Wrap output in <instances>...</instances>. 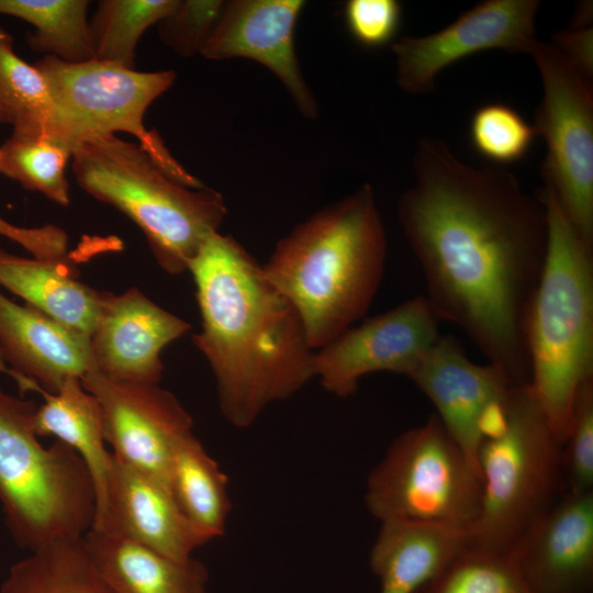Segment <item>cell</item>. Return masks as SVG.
I'll use <instances>...</instances> for the list:
<instances>
[{"label":"cell","mask_w":593,"mask_h":593,"mask_svg":"<svg viewBox=\"0 0 593 593\" xmlns=\"http://www.w3.org/2000/svg\"><path fill=\"white\" fill-rule=\"evenodd\" d=\"M398 219L428 302L515 384L529 382L526 326L548 248L540 197L500 166L473 167L423 138Z\"/></svg>","instance_id":"cell-1"},{"label":"cell","mask_w":593,"mask_h":593,"mask_svg":"<svg viewBox=\"0 0 593 593\" xmlns=\"http://www.w3.org/2000/svg\"><path fill=\"white\" fill-rule=\"evenodd\" d=\"M188 271L201 316L193 344L210 365L222 415L248 428L315 378V351L292 303L231 235L209 236Z\"/></svg>","instance_id":"cell-2"},{"label":"cell","mask_w":593,"mask_h":593,"mask_svg":"<svg viewBox=\"0 0 593 593\" xmlns=\"http://www.w3.org/2000/svg\"><path fill=\"white\" fill-rule=\"evenodd\" d=\"M388 256L372 187L365 183L295 225L262 265L298 311L315 351L361 320L380 288Z\"/></svg>","instance_id":"cell-3"},{"label":"cell","mask_w":593,"mask_h":593,"mask_svg":"<svg viewBox=\"0 0 593 593\" xmlns=\"http://www.w3.org/2000/svg\"><path fill=\"white\" fill-rule=\"evenodd\" d=\"M539 197L548 248L526 326L529 384L563 445L577 393L593 380V246L579 236L548 186Z\"/></svg>","instance_id":"cell-4"},{"label":"cell","mask_w":593,"mask_h":593,"mask_svg":"<svg viewBox=\"0 0 593 593\" xmlns=\"http://www.w3.org/2000/svg\"><path fill=\"white\" fill-rule=\"evenodd\" d=\"M71 168L83 191L113 205L142 230L157 264L170 275L188 271L227 214L219 191L180 183L137 142L116 135L77 146Z\"/></svg>","instance_id":"cell-5"},{"label":"cell","mask_w":593,"mask_h":593,"mask_svg":"<svg viewBox=\"0 0 593 593\" xmlns=\"http://www.w3.org/2000/svg\"><path fill=\"white\" fill-rule=\"evenodd\" d=\"M37 404L0 385V505L15 542L31 551L81 538L93 526L96 488L82 458L34 430Z\"/></svg>","instance_id":"cell-6"},{"label":"cell","mask_w":593,"mask_h":593,"mask_svg":"<svg viewBox=\"0 0 593 593\" xmlns=\"http://www.w3.org/2000/svg\"><path fill=\"white\" fill-rule=\"evenodd\" d=\"M482 494L467 529L469 548L507 552L555 501L562 483V443L532 387H513L502 415L477 454Z\"/></svg>","instance_id":"cell-7"},{"label":"cell","mask_w":593,"mask_h":593,"mask_svg":"<svg viewBox=\"0 0 593 593\" xmlns=\"http://www.w3.org/2000/svg\"><path fill=\"white\" fill-rule=\"evenodd\" d=\"M34 66L52 100L46 132L72 152L82 143L127 133L174 179L189 188L204 187L171 155L158 133L144 125L148 107L174 85V70L138 71L97 59L70 64L53 56Z\"/></svg>","instance_id":"cell-8"},{"label":"cell","mask_w":593,"mask_h":593,"mask_svg":"<svg viewBox=\"0 0 593 593\" xmlns=\"http://www.w3.org/2000/svg\"><path fill=\"white\" fill-rule=\"evenodd\" d=\"M478 468L436 414L401 433L370 471L365 491L378 521H411L468 529L478 516Z\"/></svg>","instance_id":"cell-9"},{"label":"cell","mask_w":593,"mask_h":593,"mask_svg":"<svg viewBox=\"0 0 593 593\" xmlns=\"http://www.w3.org/2000/svg\"><path fill=\"white\" fill-rule=\"evenodd\" d=\"M541 78L535 131L546 143L541 164L548 186L579 236L593 246V91L585 77L552 43L530 49Z\"/></svg>","instance_id":"cell-10"},{"label":"cell","mask_w":593,"mask_h":593,"mask_svg":"<svg viewBox=\"0 0 593 593\" xmlns=\"http://www.w3.org/2000/svg\"><path fill=\"white\" fill-rule=\"evenodd\" d=\"M440 320L425 295L363 320L315 350L314 376L337 398L356 393L373 372L407 378L440 335Z\"/></svg>","instance_id":"cell-11"},{"label":"cell","mask_w":593,"mask_h":593,"mask_svg":"<svg viewBox=\"0 0 593 593\" xmlns=\"http://www.w3.org/2000/svg\"><path fill=\"white\" fill-rule=\"evenodd\" d=\"M80 381L99 403L112 455L169 488L172 452L193 433V418L180 401L158 384L112 379L97 371L85 373Z\"/></svg>","instance_id":"cell-12"},{"label":"cell","mask_w":593,"mask_h":593,"mask_svg":"<svg viewBox=\"0 0 593 593\" xmlns=\"http://www.w3.org/2000/svg\"><path fill=\"white\" fill-rule=\"evenodd\" d=\"M538 8V0H485L435 33L399 38L392 45L398 85L423 94L433 90L441 70L472 54L491 49L529 54L537 41Z\"/></svg>","instance_id":"cell-13"},{"label":"cell","mask_w":593,"mask_h":593,"mask_svg":"<svg viewBox=\"0 0 593 593\" xmlns=\"http://www.w3.org/2000/svg\"><path fill=\"white\" fill-rule=\"evenodd\" d=\"M409 379L433 403L446 430L478 468L480 444L518 384L496 365L471 361L456 337L443 334Z\"/></svg>","instance_id":"cell-14"},{"label":"cell","mask_w":593,"mask_h":593,"mask_svg":"<svg viewBox=\"0 0 593 593\" xmlns=\"http://www.w3.org/2000/svg\"><path fill=\"white\" fill-rule=\"evenodd\" d=\"M539 593H588L593 582V490L536 516L507 551Z\"/></svg>","instance_id":"cell-15"},{"label":"cell","mask_w":593,"mask_h":593,"mask_svg":"<svg viewBox=\"0 0 593 593\" xmlns=\"http://www.w3.org/2000/svg\"><path fill=\"white\" fill-rule=\"evenodd\" d=\"M304 4L301 0L225 2L200 54L208 59L242 57L260 63L280 79L299 111L314 119L316 101L294 48V29Z\"/></svg>","instance_id":"cell-16"},{"label":"cell","mask_w":593,"mask_h":593,"mask_svg":"<svg viewBox=\"0 0 593 593\" xmlns=\"http://www.w3.org/2000/svg\"><path fill=\"white\" fill-rule=\"evenodd\" d=\"M191 325L163 309L139 289L103 291L98 321L89 336L93 370L105 377L158 384L163 349Z\"/></svg>","instance_id":"cell-17"},{"label":"cell","mask_w":593,"mask_h":593,"mask_svg":"<svg viewBox=\"0 0 593 593\" xmlns=\"http://www.w3.org/2000/svg\"><path fill=\"white\" fill-rule=\"evenodd\" d=\"M91 529L179 560L191 558L197 548L208 544L165 483L113 455Z\"/></svg>","instance_id":"cell-18"},{"label":"cell","mask_w":593,"mask_h":593,"mask_svg":"<svg viewBox=\"0 0 593 593\" xmlns=\"http://www.w3.org/2000/svg\"><path fill=\"white\" fill-rule=\"evenodd\" d=\"M0 361L23 388L55 393L72 377L93 370L89 336L0 290Z\"/></svg>","instance_id":"cell-19"},{"label":"cell","mask_w":593,"mask_h":593,"mask_svg":"<svg viewBox=\"0 0 593 593\" xmlns=\"http://www.w3.org/2000/svg\"><path fill=\"white\" fill-rule=\"evenodd\" d=\"M469 548L467 529L411 521L381 522L369 566L380 593H415Z\"/></svg>","instance_id":"cell-20"},{"label":"cell","mask_w":593,"mask_h":593,"mask_svg":"<svg viewBox=\"0 0 593 593\" xmlns=\"http://www.w3.org/2000/svg\"><path fill=\"white\" fill-rule=\"evenodd\" d=\"M83 541L113 593H206V567L174 559L150 548L90 529Z\"/></svg>","instance_id":"cell-21"},{"label":"cell","mask_w":593,"mask_h":593,"mask_svg":"<svg viewBox=\"0 0 593 593\" xmlns=\"http://www.w3.org/2000/svg\"><path fill=\"white\" fill-rule=\"evenodd\" d=\"M0 287L58 323L90 336L103 291L79 281L64 259L27 258L0 247Z\"/></svg>","instance_id":"cell-22"},{"label":"cell","mask_w":593,"mask_h":593,"mask_svg":"<svg viewBox=\"0 0 593 593\" xmlns=\"http://www.w3.org/2000/svg\"><path fill=\"white\" fill-rule=\"evenodd\" d=\"M40 393L45 401L35 412L36 435L55 436L82 458L94 483L98 507L104 494L112 454L105 448L97 399L77 377L67 379L55 393Z\"/></svg>","instance_id":"cell-23"},{"label":"cell","mask_w":593,"mask_h":593,"mask_svg":"<svg viewBox=\"0 0 593 593\" xmlns=\"http://www.w3.org/2000/svg\"><path fill=\"white\" fill-rule=\"evenodd\" d=\"M168 481L180 510L208 542L225 534L232 506L228 479L193 433L176 446Z\"/></svg>","instance_id":"cell-24"},{"label":"cell","mask_w":593,"mask_h":593,"mask_svg":"<svg viewBox=\"0 0 593 593\" xmlns=\"http://www.w3.org/2000/svg\"><path fill=\"white\" fill-rule=\"evenodd\" d=\"M0 593H113L81 538L45 545L15 562Z\"/></svg>","instance_id":"cell-25"},{"label":"cell","mask_w":593,"mask_h":593,"mask_svg":"<svg viewBox=\"0 0 593 593\" xmlns=\"http://www.w3.org/2000/svg\"><path fill=\"white\" fill-rule=\"evenodd\" d=\"M88 0H0V14L15 16L34 27L30 48L65 63L93 59Z\"/></svg>","instance_id":"cell-26"},{"label":"cell","mask_w":593,"mask_h":593,"mask_svg":"<svg viewBox=\"0 0 593 593\" xmlns=\"http://www.w3.org/2000/svg\"><path fill=\"white\" fill-rule=\"evenodd\" d=\"M72 148L46 131H12L0 144V175L67 206L66 167Z\"/></svg>","instance_id":"cell-27"},{"label":"cell","mask_w":593,"mask_h":593,"mask_svg":"<svg viewBox=\"0 0 593 593\" xmlns=\"http://www.w3.org/2000/svg\"><path fill=\"white\" fill-rule=\"evenodd\" d=\"M180 0H101L89 21L93 59L135 69L136 47Z\"/></svg>","instance_id":"cell-28"},{"label":"cell","mask_w":593,"mask_h":593,"mask_svg":"<svg viewBox=\"0 0 593 593\" xmlns=\"http://www.w3.org/2000/svg\"><path fill=\"white\" fill-rule=\"evenodd\" d=\"M52 112L45 79L15 53L13 37L0 25V123L12 131H46Z\"/></svg>","instance_id":"cell-29"},{"label":"cell","mask_w":593,"mask_h":593,"mask_svg":"<svg viewBox=\"0 0 593 593\" xmlns=\"http://www.w3.org/2000/svg\"><path fill=\"white\" fill-rule=\"evenodd\" d=\"M415 593H539L508 552L467 548Z\"/></svg>","instance_id":"cell-30"},{"label":"cell","mask_w":593,"mask_h":593,"mask_svg":"<svg viewBox=\"0 0 593 593\" xmlns=\"http://www.w3.org/2000/svg\"><path fill=\"white\" fill-rule=\"evenodd\" d=\"M469 137L477 154L494 166L503 167L523 159L537 133L515 109L491 102L473 112Z\"/></svg>","instance_id":"cell-31"},{"label":"cell","mask_w":593,"mask_h":593,"mask_svg":"<svg viewBox=\"0 0 593 593\" xmlns=\"http://www.w3.org/2000/svg\"><path fill=\"white\" fill-rule=\"evenodd\" d=\"M562 478L567 492L593 490V380L584 383L574 399L562 445Z\"/></svg>","instance_id":"cell-32"},{"label":"cell","mask_w":593,"mask_h":593,"mask_svg":"<svg viewBox=\"0 0 593 593\" xmlns=\"http://www.w3.org/2000/svg\"><path fill=\"white\" fill-rule=\"evenodd\" d=\"M225 1L183 0L158 23L161 42L182 57L201 52L215 26Z\"/></svg>","instance_id":"cell-33"},{"label":"cell","mask_w":593,"mask_h":593,"mask_svg":"<svg viewBox=\"0 0 593 593\" xmlns=\"http://www.w3.org/2000/svg\"><path fill=\"white\" fill-rule=\"evenodd\" d=\"M402 19L396 0H349L344 20L351 37L361 46L378 48L394 40Z\"/></svg>","instance_id":"cell-34"},{"label":"cell","mask_w":593,"mask_h":593,"mask_svg":"<svg viewBox=\"0 0 593 593\" xmlns=\"http://www.w3.org/2000/svg\"><path fill=\"white\" fill-rule=\"evenodd\" d=\"M0 236H4L31 251L37 258H63L66 235L55 226L26 228L8 223L0 217Z\"/></svg>","instance_id":"cell-35"},{"label":"cell","mask_w":593,"mask_h":593,"mask_svg":"<svg viewBox=\"0 0 593 593\" xmlns=\"http://www.w3.org/2000/svg\"><path fill=\"white\" fill-rule=\"evenodd\" d=\"M592 36L589 25L571 26L552 35V44L589 79L593 75Z\"/></svg>","instance_id":"cell-36"}]
</instances>
